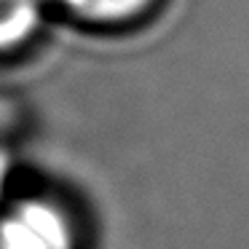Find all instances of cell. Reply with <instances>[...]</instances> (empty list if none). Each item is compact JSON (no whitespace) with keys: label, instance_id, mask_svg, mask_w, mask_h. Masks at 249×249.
<instances>
[{"label":"cell","instance_id":"cell-1","mask_svg":"<svg viewBox=\"0 0 249 249\" xmlns=\"http://www.w3.org/2000/svg\"><path fill=\"white\" fill-rule=\"evenodd\" d=\"M0 249H75V228L49 198H19L0 212Z\"/></svg>","mask_w":249,"mask_h":249},{"label":"cell","instance_id":"cell-2","mask_svg":"<svg viewBox=\"0 0 249 249\" xmlns=\"http://www.w3.org/2000/svg\"><path fill=\"white\" fill-rule=\"evenodd\" d=\"M65 17L94 30H124L147 19L158 0H46Z\"/></svg>","mask_w":249,"mask_h":249},{"label":"cell","instance_id":"cell-3","mask_svg":"<svg viewBox=\"0 0 249 249\" xmlns=\"http://www.w3.org/2000/svg\"><path fill=\"white\" fill-rule=\"evenodd\" d=\"M46 0H0V56H14L40 35Z\"/></svg>","mask_w":249,"mask_h":249}]
</instances>
